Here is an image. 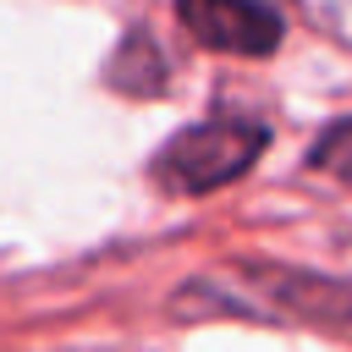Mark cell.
<instances>
[{
  "mask_svg": "<svg viewBox=\"0 0 352 352\" xmlns=\"http://www.w3.org/2000/svg\"><path fill=\"white\" fill-rule=\"evenodd\" d=\"M176 16L182 28L204 44V50H220V55H275L280 50V16L264 6V0H176Z\"/></svg>",
  "mask_w": 352,
  "mask_h": 352,
  "instance_id": "obj_2",
  "label": "cell"
},
{
  "mask_svg": "<svg viewBox=\"0 0 352 352\" xmlns=\"http://www.w3.org/2000/svg\"><path fill=\"white\" fill-rule=\"evenodd\" d=\"M264 148H270V121L242 116V110H214V116L182 126L154 154L148 176L170 198H198V192H214V187L248 176Z\"/></svg>",
  "mask_w": 352,
  "mask_h": 352,
  "instance_id": "obj_1",
  "label": "cell"
},
{
  "mask_svg": "<svg viewBox=\"0 0 352 352\" xmlns=\"http://www.w3.org/2000/svg\"><path fill=\"white\" fill-rule=\"evenodd\" d=\"M308 165H314L319 176H330V182L352 187V116H346V121H330V126L314 138Z\"/></svg>",
  "mask_w": 352,
  "mask_h": 352,
  "instance_id": "obj_3",
  "label": "cell"
}]
</instances>
